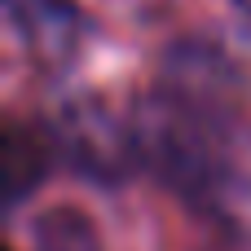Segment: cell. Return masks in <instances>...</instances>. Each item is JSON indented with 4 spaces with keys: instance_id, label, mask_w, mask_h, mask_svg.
Masks as SVG:
<instances>
[{
    "instance_id": "3957f363",
    "label": "cell",
    "mask_w": 251,
    "mask_h": 251,
    "mask_svg": "<svg viewBox=\"0 0 251 251\" xmlns=\"http://www.w3.org/2000/svg\"><path fill=\"white\" fill-rule=\"evenodd\" d=\"M4 13L35 57L57 62L75 49V31H79L75 0H4Z\"/></svg>"
},
{
    "instance_id": "7a4b0ae2",
    "label": "cell",
    "mask_w": 251,
    "mask_h": 251,
    "mask_svg": "<svg viewBox=\"0 0 251 251\" xmlns=\"http://www.w3.org/2000/svg\"><path fill=\"white\" fill-rule=\"evenodd\" d=\"M53 154H62L79 176L97 185H119L141 159H137V137L132 124H119L101 101L75 97L57 110L53 119Z\"/></svg>"
},
{
    "instance_id": "277c9868",
    "label": "cell",
    "mask_w": 251,
    "mask_h": 251,
    "mask_svg": "<svg viewBox=\"0 0 251 251\" xmlns=\"http://www.w3.org/2000/svg\"><path fill=\"white\" fill-rule=\"evenodd\" d=\"M49 154H53V141H40L22 124L4 128V194H9V203H22L35 190V181L49 168Z\"/></svg>"
},
{
    "instance_id": "6da1fadb",
    "label": "cell",
    "mask_w": 251,
    "mask_h": 251,
    "mask_svg": "<svg viewBox=\"0 0 251 251\" xmlns=\"http://www.w3.org/2000/svg\"><path fill=\"white\" fill-rule=\"evenodd\" d=\"M137 159L199 216L251 225V124L234 66L207 44H176L132 115Z\"/></svg>"
},
{
    "instance_id": "5b68a950",
    "label": "cell",
    "mask_w": 251,
    "mask_h": 251,
    "mask_svg": "<svg viewBox=\"0 0 251 251\" xmlns=\"http://www.w3.org/2000/svg\"><path fill=\"white\" fill-rule=\"evenodd\" d=\"M31 243H35V251H101L88 216H79L71 207H49L44 216H35Z\"/></svg>"
},
{
    "instance_id": "8992f818",
    "label": "cell",
    "mask_w": 251,
    "mask_h": 251,
    "mask_svg": "<svg viewBox=\"0 0 251 251\" xmlns=\"http://www.w3.org/2000/svg\"><path fill=\"white\" fill-rule=\"evenodd\" d=\"M229 4H234V9H238L243 18H251V0H229Z\"/></svg>"
}]
</instances>
